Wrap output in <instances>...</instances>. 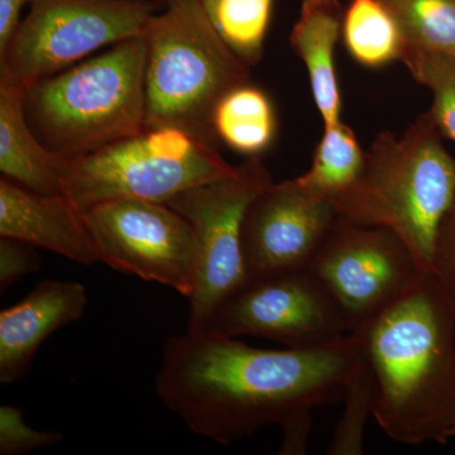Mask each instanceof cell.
Listing matches in <instances>:
<instances>
[{"instance_id":"obj_12","label":"cell","mask_w":455,"mask_h":455,"mask_svg":"<svg viewBox=\"0 0 455 455\" xmlns=\"http://www.w3.org/2000/svg\"><path fill=\"white\" fill-rule=\"evenodd\" d=\"M340 220L337 204L299 182L269 184L245 212L247 278L309 268Z\"/></svg>"},{"instance_id":"obj_2","label":"cell","mask_w":455,"mask_h":455,"mask_svg":"<svg viewBox=\"0 0 455 455\" xmlns=\"http://www.w3.org/2000/svg\"><path fill=\"white\" fill-rule=\"evenodd\" d=\"M374 383L373 418L394 442L455 438V300L438 277L411 289L357 331Z\"/></svg>"},{"instance_id":"obj_25","label":"cell","mask_w":455,"mask_h":455,"mask_svg":"<svg viewBox=\"0 0 455 455\" xmlns=\"http://www.w3.org/2000/svg\"><path fill=\"white\" fill-rule=\"evenodd\" d=\"M42 265L40 254L36 247L17 241V239L0 236V290L7 291L23 277L38 271Z\"/></svg>"},{"instance_id":"obj_17","label":"cell","mask_w":455,"mask_h":455,"mask_svg":"<svg viewBox=\"0 0 455 455\" xmlns=\"http://www.w3.org/2000/svg\"><path fill=\"white\" fill-rule=\"evenodd\" d=\"M215 140L245 157H259L274 145L277 116L265 90L248 82L220 99L212 112Z\"/></svg>"},{"instance_id":"obj_26","label":"cell","mask_w":455,"mask_h":455,"mask_svg":"<svg viewBox=\"0 0 455 455\" xmlns=\"http://www.w3.org/2000/svg\"><path fill=\"white\" fill-rule=\"evenodd\" d=\"M434 276L455 300V197L440 224L434 251Z\"/></svg>"},{"instance_id":"obj_6","label":"cell","mask_w":455,"mask_h":455,"mask_svg":"<svg viewBox=\"0 0 455 455\" xmlns=\"http://www.w3.org/2000/svg\"><path fill=\"white\" fill-rule=\"evenodd\" d=\"M236 171L215 145L175 127H149L82 157L61 160L62 193L85 212L114 200L169 203Z\"/></svg>"},{"instance_id":"obj_18","label":"cell","mask_w":455,"mask_h":455,"mask_svg":"<svg viewBox=\"0 0 455 455\" xmlns=\"http://www.w3.org/2000/svg\"><path fill=\"white\" fill-rule=\"evenodd\" d=\"M346 49L359 65L379 68L401 61L406 42L381 0H350L341 29Z\"/></svg>"},{"instance_id":"obj_3","label":"cell","mask_w":455,"mask_h":455,"mask_svg":"<svg viewBox=\"0 0 455 455\" xmlns=\"http://www.w3.org/2000/svg\"><path fill=\"white\" fill-rule=\"evenodd\" d=\"M442 139L429 112L401 136L382 132L357 182L335 200L340 220L392 230L433 275L436 235L455 197V158Z\"/></svg>"},{"instance_id":"obj_21","label":"cell","mask_w":455,"mask_h":455,"mask_svg":"<svg viewBox=\"0 0 455 455\" xmlns=\"http://www.w3.org/2000/svg\"><path fill=\"white\" fill-rule=\"evenodd\" d=\"M396 20L406 49L455 53V0H381Z\"/></svg>"},{"instance_id":"obj_10","label":"cell","mask_w":455,"mask_h":455,"mask_svg":"<svg viewBox=\"0 0 455 455\" xmlns=\"http://www.w3.org/2000/svg\"><path fill=\"white\" fill-rule=\"evenodd\" d=\"M84 217L100 262L190 298L196 235L179 212L164 203L114 200L89 209Z\"/></svg>"},{"instance_id":"obj_23","label":"cell","mask_w":455,"mask_h":455,"mask_svg":"<svg viewBox=\"0 0 455 455\" xmlns=\"http://www.w3.org/2000/svg\"><path fill=\"white\" fill-rule=\"evenodd\" d=\"M374 383L363 359L359 362L344 392V410L334 427L331 445L326 453L331 455L363 454L364 429L368 418L374 411Z\"/></svg>"},{"instance_id":"obj_5","label":"cell","mask_w":455,"mask_h":455,"mask_svg":"<svg viewBox=\"0 0 455 455\" xmlns=\"http://www.w3.org/2000/svg\"><path fill=\"white\" fill-rule=\"evenodd\" d=\"M149 127H175L215 145L212 119L229 90L251 82L245 65L196 0H158L145 35Z\"/></svg>"},{"instance_id":"obj_19","label":"cell","mask_w":455,"mask_h":455,"mask_svg":"<svg viewBox=\"0 0 455 455\" xmlns=\"http://www.w3.org/2000/svg\"><path fill=\"white\" fill-rule=\"evenodd\" d=\"M366 163V152L352 128L338 122L324 127L307 172L296 178L304 187L335 200L357 182Z\"/></svg>"},{"instance_id":"obj_7","label":"cell","mask_w":455,"mask_h":455,"mask_svg":"<svg viewBox=\"0 0 455 455\" xmlns=\"http://www.w3.org/2000/svg\"><path fill=\"white\" fill-rule=\"evenodd\" d=\"M158 0H32L0 73L29 86L90 56L145 35Z\"/></svg>"},{"instance_id":"obj_4","label":"cell","mask_w":455,"mask_h":455,"mask_svg":"<svg viewBox=\"0 0 455 455\" xmlns=\"http://www.w3.org/2000/svg\"><path fill=\"white\" fill-rule=\"evenodd\" d=\"M146 62L140 36L27 86V121L42 145L68 160L145 130Z\"/></svg>"},{"instance_id":"obj_24","label":"cell","mask_w":455,"mask_h":455,"mask_svg":"<svg viewBox=\"0 0 455 455\" xmlns=\"http://www.w3.org/2000/svg\"><path fill=\"white\" fill-rule=\"evenodd\" d=\"M59 433H44L26 424L23 411L18 407H0V454L20 455L51 447L62 442Z\"/></svg>"},{"instance_id":"obj_28","label":"cell","mask_w":455,"mask_h":455,"mask_svg":"<svg viewBox=\"0 0 455 455\" xmlns=\"http://www.w3.org/2000/svg\"><path fill=\"white\" fill-rule=\"evenodd\" d=\"M32 0H0V55L7 49L20 23V13Z\"/></svg>"},{"instance_id":"obj_8","label":"cell","mask_w":455,"mask_h":455,"mask_svg":"<svg viewBox=\"0 0 455 455\" xmlns=\"http://www.w3.org/2000/svg\"><path fill=\"white\" fill-rule=\"evenodd\" d=\"M259 157L245 158L228 178L190 188L167 205L187 218L196 235V286L188 307V331H203L215 309L247 280L243 242L245 212L272 184Z\"/></svg>"},{"instance_id":"obj_14","label":"cell","mask_w":455,"mask_h":455,"mask_svg":"<svg viewBox=\"0 0 455 455\" xmlns=\"http://www.w3.org/2000/svg\"><path fill=\"white\" fill-rule=\"evenodd\" d=\"M86 287L75 281H42L22 301L0 313V382L28 372L36 352L51 334L82 319Z\"/></svg>"},{"instance_id":"obj_9","label":"cell","mask_w":455,"mask_h":455,"mask_svg":"<svg viewBox=\"0 0 455 455\" xmlns=\"http://www.w3.org/2000/svg\"><path fill=\"white\" fill-rule=\"evenodd\" d=\"M355 333L420 278L414 254L381 227L338 220L309 266Z\"/></svg>"},{"instance_id":"obj_11","label":"cell","mask_w":455,"mask_h":455,"mask_svg":"<svg viewBox=\"0 0 455 455\" xmlns=\"http://www.w3.org/2000/svg\"><path fill=\"white\" fill-rule=\"evenodd\" d=\"M205 329L226 337L266 338L287 348L326 346L349 333L309 269L247 278L215 309Z\"/></svg>"},{"instance_id":"obj_20","label":"cell","mask_w":455,"mask_h":455,"mask_svg":"<svg viewBox=\"0 0 455 455\" xmlns=\"http://www.w3.org/2000/svg\"><path fill=\"white\" fill-rule=\"evenodd\" d=\"M224 41L245 65L265 52L275 0H196Z\"/></svg>"},{"instance_id":"obj_16","label":"cell","mask_w":455,"mask_h":455,"mask_svg":"<svg viewBox=\"0 0 455 455\" xmlns=\"http://www.w3.org/2000/svg\"><path fill=\"white\" fill-rule=\"evenodd\" d=\"M26 86L0 73V172L3 178L42 194L62 193V158L50 152L27 121Z\"/></svg>"},{"instance_id":"obj_15","label":"cell","mask_w":455,"mask_h":455,"mask_svg":"<svg viewBox=\"0 0 455 455\" xmlns=\"http://www.w3.org/2000/svg\"><path fill=\"white\" fill-rule=\"evenodd\" d=\"M339 0H302L290 44L309 75L311 94L324 127L340 122L341 94L335 70V46L344 18Z\"/></svg>"},{"instance_id":"obj_1","label":"cell","mask_w":455,"mask_h":455,"mask_svg":"<svg viewBox=\"0 0 455 455\" xmlns=\"http://www.w3.org/2000/svg\"><path fill=\"white\" fill-rule=\"evenodd\" d=\"M361 362L353 334L314 348L269 350L215 331L164 341L156 376L158 397L197 434L230 445L293 410L343 401Z\"/></svg>"},{"instance_id":"obj_22","label":"cell","mask_w":455,"mask_h":455,"mask_svg":"<svg viewBox=\"0 0 455 455\" xmlns=\"http://www.w3.org/2000/svg\"><path fill=\"white\" fill-rule=\"evenodd\" d=\"M401 61L416 82L430 90L431 119L443 139L455 142V53L406 49Z\"/></svg>"},{"instance_id":"obj_13","label":"cell","mask_w":455,"mask_h":455,"mask_svg":"<svg viewBox=\"0 0 455 455\" xmlns=\"http://www.w3.org/2000/svg\"><path fill=\"white\" fill-rule=\"evenodd\" d=\"M0 236L44 248L83 266L100 262L80 212L64 194H42L0 179Z\"/></svg>"},{"instance_id":"obj_27","label":"cell","mask_w":455,"mask_h":455,"mask_svg":"<svg viewBox=\"0 0 455 455\" xmlns=\"http://www.w3.org/2000/svg\"><path fill=\"white\" fill-rule=\"evenodd\" d=\"M313 409L302 406L293 410L281 423L283 429V442L278 453L284 455L307 454V443L313 427Z\"/></svg>"}]
</instances>
